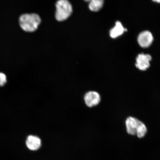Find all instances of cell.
Returning <instances> with one entry per match:
<instances>
[{
	"instance_id": "obj_5",
	"label": "cell",
	"mask_w": 160,
	"mask_h": 160,
	"mask_svg": "<svg viewBox=\"0 0 160 160\" xmlns=\"http://www.w3.org/2000/svg\"><path fill=\"white\" fill-rule=\"evenodd\" d=\"M153 38L152 34L148 31L142 32L138 38V42L142 48H146L149 47L152 43Z\"/></svg>"
},
{
	"instance_id": "obj_2",
	"label": "cell",
	"mask_w": 160,
	"mask_h": 160,
	"mask_svg": "<svg viewBox=\"0 0 160 160\" xmlns=\"http://www.w3.org/2000/svg\"><path fill=\"white\" fill-rule=\"evenodd\" d=\"M128 133L131 135H137L138 137H144L147 132V128L142 122L135 118L129 117L126 121Z\"/></svg>"
},
{
	"instance_id": "obj_10",
	"label": "cell",
	"mask_w": 160,
	"mask_h": 160,
	"mask_svg": "<svg viewBox=\"0 0 160 160\" xmlns=\"http://www.w3.org/2000/svg\"><path fill=\"white\" fill-rule=\"evenodd\" d=\"M7 82V78L4 73L0 72V87H3Z\"/></svg>"
},
{
	"instance_id": "obj_7",
	"label": "cell",
	"mask_w": 160,
	"mask_h": 160,
	"mask_svg": "<svg viewBox=\"0 0 160 160\" xmlns=\"http://www.w3.org/2000/svg\"><path fill=\"white\" fill-rule=\"evenodd\" d=\"M85 102L89 107H93L99 103L101 97L98 93L94 91L89 92L84 97Z\"/></svg>"
},
{
	"instance_id": "obj_3",
	"label": "cell",
	"mask_w": 160,
	"mask_h": 160,
	"mask_svg": "<svg viewBox=\"0 0 160 160\" xmlns=\"http://www.w3.org/2000/svg\"><path fill=\"white\" fill-rule=\"evenodd\" d=\"M56 18L58 21H63L71 15L72 12L71 4L67 0H61L56 4Z\"/></svg>"
},
{
	"instance_id": "obj_1",
	"label": "cell",
	"mask_w": 160,
	"mask_h": 160,
	"mask_svg": "<svg viewBox=\"0 0 160 160\" xmlns=\"http://www.w3.org/2000/svg\"><path fill=\"white\" fill-rule=\"evenodd\" d=\"M19 22L22 29L24 31L33 32L38 29L41 22V19L37 14H25L20 17Z\"/></svg>"
},
{
	"instance_id": "obj_6",
	"label": "cell",
	"mask_w": 160,
	"mask_h": 160,
	"mask_svg": "<svg viewBox=\"0 0 160 160\" xmlns=\"http://www.w3.org/2000/svg\"><path fill=\"white\" fill-rule=\"evenodd\" d=\"M25 143L28 149L32 151H36L41 148L42 141L38 136L30 135L26 139Z\"/></svg>"
},
{
	"instance_id": "obj_9",
	"label": "cell",
	"mask_w": 160,
	"mask_h": 160,
	"mask_svg": "<svg viewBox=\"0 0 160 160\" xmlns=\"http://www.w3.org/2000/svg\"><path fill=\"white\" fill-rule=\"evenodd\" d=\"M89 1V8L91 11H99L103 5V1L102 0H92Z\"/></svg>"
},
{
	"instance_id": "obj_4",
	"label": "cell",
	"mask_w": 160,
	"mask_h": 160,
	"mask_svg": "<svg viewBox=\"0 0 160 160\" xmlns=\"http://www.w3.org/2000/svg\"><path fill=\"white\" fill-rule=\"evenodd\" d=\"M151 59V56L149 54H140L136 59V67L141 71H145L149 67Z\"/></svg>"
},
{
	"instance_id": "obj_8",
	"label": "cell",
	"mask_w": 160,
	"mask_h": 160,
	"mask_svg": "<svg viewBox=\"0 0 160 160\" xmlns=\"http://www.w3.org/2000/svg\"><path fill=\"white\" fill-rule=\"evenodd\" d=\"M126 31L127 30L124 28L121 22L117 21L114 27L110 31V36L112 38H115L121 35L124 32Z\"/></svg>"
},
{
	"instance_id": "obj_11",
	"label": "cell",
	"mask_w": 160,
	"mask_h": 160,
	"mask_svg": "<svg viewBox=\"0 0 160 160\" xmlns=\"http://www.w3.org/2000/svg\"><path fill=\"white\" fill-rule=\"evenodd\" d=\"M158 2V3H160V1H154V2Z\"/></svg>"
}]
</instances>
